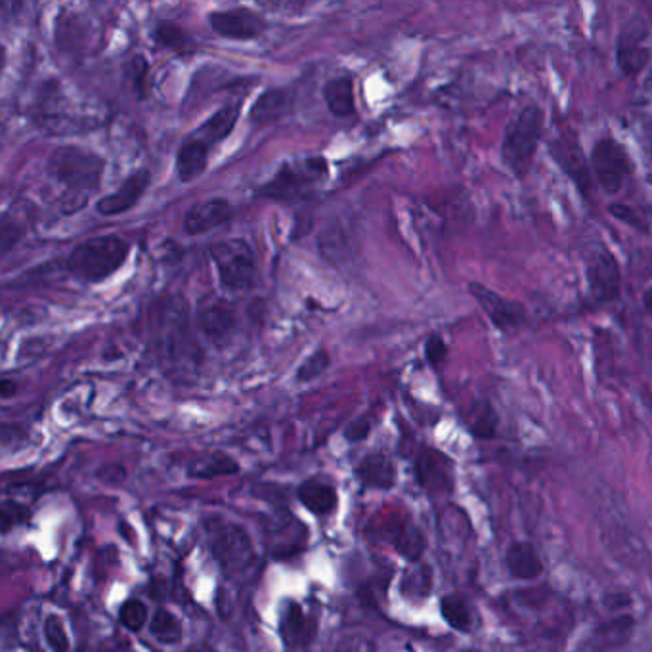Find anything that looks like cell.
Segmentation results:
<instances>
[{
	"mask_svg": "<svg viewBox=\"0 0 652 652\" xmlns=\"http://www.w3.org/2000/svg\"><path fill=\"white\" fill-rule=\"evenodd\" d=\"M545 129V111L538 103L524 106L509 121L500 146V159L515 179H524L532 169Z\"/></svg>",
	"mask_w": 652,
	"mask_h": 652,
	"instance_id": "obj_1",
	"label": "cell"
},
{
	"mask_svg": "<svg viewBox=\"0 0 652 652\" xmlns=\"http://www.w3.org/2000/svg\"><path fill=\"white\" fill-rule=\"evenodd\" d=\"M47 172L66 188L69 200H79L84 205L90 193L97 192L100 185L103 159L81 146H62L50 156Z\"/></svg>",
	"mask_w": 652,
	"mask_h": 652,
	"instance_id": "obj_2",
	"label": "cell"
},
{
	"mask_svg": "<svg viewBox=\"0 0 652 652\" xmlns=\"http://www.w3.org/2000/svg\"><path fill=\"white\" fill-rule=\"evenodd\" d=\"M131 245L119 235H98L77 245L68 257V268L79 280L98 283L108 280L123 267Z\"/></svg>",
	"mask_w": 652,
	"mask_h": 652,
	"instance_id": "obj_3",
	"label": "cell"
},
{
	"mask_svg": "<svg viewBox=\"0 0 652 652\" xmlns=\"http://www.w3.org/2000/svg\"><path fill=\"white\" fill-rule=\"evenodd\" d=\"M328 161L314 156V158L295 159L288 161L275 172L274 179L268 180L261 188L262 198L274 201H293L304 198L314 185L322 184L328 179Z\"/></svg>",
	"mask_w": 652,
	"mask_h": 652,
	"instance_id": "obj_4",
	"label": "cell"
},
{
	"mask_svg": "<svg viewBox=\"0 0 652 652\" xmlns=\"http://www.w3.org/2000/svg\"><path fill=\"white\" fill-rule=\"evenodd\" d=\"M593 179L606 195H616L624 190L625 182L633 174L630 153L611 134L599 138L590 153Z\"/></svg>",
	"mask_w": 652,
	"mask_h": 652,
	"instance_id": "obj_5",
	"label": "cell"
},
{
	"mask_svg": "<svg viewBox=\"0 0 652 652\" xmlns=\"http://www.w3.org/2000/svg\"><path fill=\"white\" fill-rule=\"evenodd\" d=\"M217 274L224 288L243 291L251 288L254 280L253 249L245 240L220 241L211 249Z\"/></svg>",
	"mask_w": 652,
	"mask_h": 652,
	"instance_id": "obj_6",
	"label": "cell"
},
{
	"mask_svg": "<svg viewBox=\"0 0 652 652\" xmlns=\"http://www.w3.org/2000/svg\"><path fill=\"white\" fill-rule=\"evenodd\" d=\"M469 293L487 314L490 323L502 333H513L529 322V312L522 302L511 301L508 297L495 293L494 289L488 288L484 283H469Z\"/></svg>",
	"mask_w": 652,
	"mask_h": 652,
	"instance_id": "obj_7",
	"label": "cell"
},
{
	"mask_svg": "<svg viewBox=\"0 0 652 652\" xmlns=\"http://www.w3.org/2000/svg\"><path fill=\"white\" fill-rule=\"evenodd\" d=\"M585 278L593 301L611 304L622 297V270L616 257L606 248H599L585 261Z\"/></svg>",
	"mask_w": 652,
	"mask_h": 652,
	"instance_id": "obj_8",
	"label": "cell"
},
{
	"mask_svg": "<svg viewBox=\"0 0 652 652\" xmlns=\"http://www.w3.org/2000/svg\"><path fill=\"white\" fill-rule=\"evenodd\" d=\"M161 349L163 357L171 364H188V362H198L201 352L192 337V331L188 328V318L182 307H169L167 310L163 331H161Z\"/></svg>",
	"mask_w": 652,
	"mask_h": 652,
	"instance_id": "obj_9",
	"label": "cell"
},
{
	"mask_svg": "<svg viewBox=\"0 0 652 652\" xmlns=\"http://www.w3.org/2000/svg\"><path fill=\"white\" fill-rule=\"evenodd\" d=\"M214 33L230 41H251L267 31V21L249 8L217 10L209 14Z\"/></svg>",
	"mask_w": 652,
	"mask_h": 652,
	"instance_id": "obj_10",
	"label": "cell"
},
{
	"mask_svg": "<svg viewBox=\"0 0 652 652\" xmlns=\"http://www.w3.org/2000/svg\"><path fill=\"white\" fill-rule=\"evenodd\" d=\"M213 551L219 563L228 572L245 569L253 559V548H251L248 534L238 526H224L219 530L214 535Z\"/></svg>",
	"mask_w": 652,
	"mask_h": 652,
	"instance_id": "obj_11",
	"label": "cell"
},
{
	"mask_svg": "<svg viewBox=\"0 0 652 652\" xmlns=\"http://www.w3.org/2000/svg\"><path fill=\"white\" fill-rule=\"evenodd\" d=\"M232 219V205L224 198H211V200L201 201L193 205L184 214L182 228L188 235L209 234L214 228L227 224Z\"/></svg>",
	"mask_w": 652,
	"mask_h": 652,
	"instance_id": "obj_12",
	"label": "cell"
},
{
	"mask_svg": "<svg viewBox=\"0 0 652 652\" xmlns=\"http://www.w3.org/2000/svg\"><path fill=\"white\" fill-rule=\"evenodd\" d=\"M151 182V174L148 171H138L124 180L119 190L113 193L103 195L102 200L97 203L98 213L102 217H118V214L131 211L137 205L140 198L144 195L148 185Z\"/></svg>",
	"mask_w": 652,
	"mask_h": 652,
	"instance_id": "obj_13",
	"label": "cell"
},
{
	"mask_svg": "<svg viewBox=\"0 0 652 652\" xmlns=\"http://www.w3.org/2000/svg\"><path fill=\"white\" fill-rule=\"evenodd\" d=\"M418 477L429 492H450L453 487V463L444 453L427 448L419 453Z\"/></svg>",
	"mask_w": 652,
	"mask_h": 652,
	"instance_id": "obj_14",
	"label": "cell"
},
{
	"mask_svg": "<svg viewBox=\"0 0 652 652\" xmlns=\"http://www.w3.org/2000/svg\"><path fill=\"white\" fill-rule=\"evenodd\" d=\"M235 323H238L235 312L228 307L227 302H211V304L203 307L198 314V325H200L201 333L217 347L228 343V339L234 333Z\"/></svg>",
	"mask_w": 652,
	"mask_h": 652,
	"instance_id": "obj_15",
	"label": "cell"
},
{
	"mask_svg": "<svg viewBox=\"0 0 652 652\" xmlns=\"http://www.w3.org/2000/svg\"><path fill=\"white\" fill-rule=\"evenodd\" d=\"M551 156L555 158L556 163L563 167V171L574 180V184L580 188V192H585L591 188V167L590 161L584 158V151L578 144L576 138L556 140L555 146H551Z\"/></svg>",
	"mask_w": 652,
	"mask_h": 652,
	"instance_id": "obj_16",
	"label": "cell"
},
{
	"mask_svg": "<svg viewBox=\"0 0 652 652\" xmlns=\"http://www.w3.org/2000/svg\"><path fill=\"white\" fill-rule=\"evenodd\" d=\"M293 106V94L288 89H268L257 98L249 111V121L254 124H274L285 118Z\"/></svg>",
	"mask_w": 652,
	"mask_h": 652,
	"instance_id": "obj_17",
	"label": "cell"
},
{
	"mask_svg": "<svg viewBox=\"0 0 652 652\" xmlns=\"http://www.w3.org/2000/svg\"><path fill=\"white\" fill-rule=\"evenodd\" d=\"M643 39H645V33H639L635 37L628 31L620 37L619 47H616V63L624 76L639 77L651 62L652 50L643 47Z\"/></svg>",
	"mask_w": 652,
	"mask_h": 652,
	"instance_id": "obj_18",
	"label": "cell"
},
{
	"mask_svg": "<svg viewBox=\"0 0 652 652\" xmlns=\"http://www.w3.org/2000/svg\"><path fill=\"white\" fill-rule=\"evenodd\" d=\"M207 161H209V146L203 144L198 138L188 140L185 144L180 146L177 153V174L184 184H190L193 180L200 179L205 172Z\"/></svg>",
	"mask_w": 652,
	"mask_h": 652,
	"instance_id": "obj_19",
	"label": "cell"
},
{
	"mask_svg": "<svg viewBox=\"0 0 652 652\" xmlns=\"http://www.w3.org/2000/svg\"><path fill=\"white\" fill-rule=\"evenodd\" d=\"M505 564L511 576L519 580H534L543 572L542 559L535 553L534 545L529 542L511 543L505 555Z\"/></svg>",
	"mask_w": 652,
	"mask_h": 652,
	"instance_id": "obj_20",
	"label": "cell"
},
{
	"mask_svg": "<svg viewBox=\"0 0 652 652\" xmlns=\"http://www.w3.org/2000/svg\"><path fill=\"white\" fill-rule=\"evenodd\" d=\"M238 119H240V106L220 108L219 111H214L211 118L207 119L205 123L201 124L198 140L207 146L220 144L222 140H227L232 134Z\"/></svg>",
	"mask_w": 652,
	"mask_h": 652,
	"instance_id": "obj_21",
	"label": "cell"
},
{
	"mask_svg": "<svg viewBox=\"0 0 652 652\" xmlns=\"http://www.w3.org/2000/svg\"><path fill=\"white\" fill-rule=\"evenodd\" d=\"M323 98L335 118H351L357 110L354 81L351 77H335L323 87Z\"/></svg>",
	"mask_w": 652,
	"mask_h": 652,
	"instance_id": "obj_22",
	"label": "cell"
},
{
	"mask_svg": "<svg viewBox=\"0 0 652 652\" xmlns=\"http://www.w3.org/2000/svg\"><path fill=\"white\" fill-rule=\"evenodd\" d=\"M314 632H317V622L309 619V616H304V612L301 611L299 604H289L288 611H285L282 619L283 641L289 646L307 645V643H310V639L314 638Z\"/></svg>",
	"mask_w": 652,
	"mask_h": 652,
	"instance_id": "obj_23",
	"label": "cell"
},
{
	"mask_svg": "<svg viewBox=\"0 0 652 652\" xmlns=\"http://www.w3.org/2000/svg\"><path fill=\"white\" fill-rule=\"evenodd\" d=\"M633 625L635 622L630 616H620V619L599 625L598 630L591 633V649L595 652H603L614 649V646L624 645L625 641L632 638Z\"/></svg>",
	"mask_w": 652,
	"mask_h": 652,
	"instance_id": "obj_24",
	"label": "cell"
},
{
	"mask_svg": "<svg viewBox=\"0 0 652 652\" xmlns=\"http://www.w3.org/2000/svg\"><path fill=\"white\" fill-rule=\"evenodd\" d=\"M358 477L362 479L365 487L379 488V490H389L394 487V468H392L391 461L381 453H373L368 455L360 468H358Z\"/></svg>",
	"mask_w": 652,
	"mask_h": 652,
	"instance_id": "obj_25",
	"label": "cell"
},
{
	"mask_svg": "<svg viewBox=\"0 0 652 652\" xmlns=\"http://www.w3.org/2000/svg\"><path fill=\"white\" fill-rule=\"evenodd\" d=\"M299 498L302 505L310 509L314 515H328L337 505V494L333 488L322 482L309 481L299 488Z\"/></svg>",
	"mask_w": 652,
	"mask_h": 652,
	"instance_id": "obj_26",
	"label": "cell"
},
{
	"mask_svg": "<svg viewBox=\"0 0 652 652\" xmlns=\"http://www.w3.org/2000/svg\"><path fill=\"white\" fill-rule=\"evenodd\" d=\"M440 612H442L448 625H452L455 632H471L474 624H477L473 609L469 606L465 599L458 598V595H447V598L442 599L440 601Z\"/></svg>",
	"mask_w": 652,
	"mask_h": 652,
	"instance_id": "obj_27",
	"label": "cell"
},
{
	"mask_svg": "<svg viewBox=\"0 0 652 652\" xmlns=\"http://www.w3.org/2000/svg\"><path fill=\"white\" fill-rule=\"evenodd\" d=\"M238 463H235L227 453H211L203 460L195 461L190 474L198 479H214V477H224V474L238 473Z\"/></svg>",
	"mask_w": 652,
	"mask_h": 652,
	"instance_id": "obj_28",
	"label": "cell"
},
{
	"mask_svg": "<svg viewBox=\"0 0 652 652\" xmlns=\"http://www.w3.org/2000/svg\"><path fill=\"white\" fill-rule=\"evenodd\" d=\"M153 39L161 47H165L172 52H179V54H184V52H188V47H192L190 37L174 21H159L156 29H153Z\"/></svg>",
	"mask_w": 652,
	"mask_h": 652,
	"instance_id": "obj_29",
	"label": "cell"
},
{
	"mask_svg": "<svg viewBox=\"0 0 652 652\" xmlns=\"http://www.w3.org/2000/svg\"><path fill=\"white\" fill-rule=\"evenodd\" d=\"M151 633L167 645L179 643L182 639V624L180 620L167 611L156 612V616L151 620Z\"/></svg>",
	"mask_w": 652,
	"mask_h": 652,
	"instance_id": "obj_30",
	"label": "cell"
},
{
	"mask_svg": "<svg viewBox=\"0 0 652 652\" xmlns=\"http://www.w3.org/2000/svg\"><path fill=\"white\" fill-rule=\"evenodd\" d=\"M431 591V570L418 564L410 569L404 576V593L408 598H423Z\"/></svg>",
	"mask_w": 652,
	"mask_h": 652,
	"instance_id": "obj_31",
	"label": "cell"
},
{
	"mask_svg": "<svg viewBox=\"0 0 652 652\" xmlns=\"http://www.w3.org/2000/svg\"><path fill=\"white\" fill-rule=\"evenodd\" d=\"M469 425H471V431H473L477 437H481V439H490V437H494L495 427H498V415H495L494 410H492V405L488 404V402L477 404V408H474L473 421H471Z\"/></svg>",
	"mask_w": 652,
	"mask_h": 652,
	"instance_id": "obj_32",
	"label": "cell"
},
{
	"mask_svg": "<svg viewBox=\"0 0 652 652\" xmlns=\"http://www.w3.org/2000/svg\"><path fill=\"white\" fill-rule=\"evenodd\" d=\"M328 365H330V354L323 351V349H320V351L310 354V357L302 362L301 368L297 370V379H299V381H312V379H317L318 375H322L323 371L328 370Z\"/></svg>",
	"mask_w": 652,
	"mask_h": 652,
	"instance_id": "obj_33",
	"label": "cell"
},
{
	"mask_svg": "<svg viewBox=\"0 0 652 652\" xmlns=\"http://www.w3.org/2000/svg\"><path fill=\"white\" fill-rule=\"evenodd\" d=\"M146 619H148V609H146L144 603H140L137 599H131V601H127L123 604V609H121V622L131 632H138L144 625Z\"/></svg>",
	"mask_w": 652,
	"mask_h": 652,
	"instance_id": "obj_34",
	"label": "cell"
},
{
	"mask_svg": "<svg viewBox=\"0 0 652 652\" xmlns=\"http://www.w3.org/2000/svg\"><path fill=\"white\" fill-rule=\"evenodd\" d=\"M44 635H47V641H49V645L52 651H69V639L68 635H66L63 624L60 622L58 616H49V620L44 622Z\"/></svg>",
	"mask_w": 652,
	"mask_h": 652,
	"instance_id": "obj_35",
	"label": "cell"
},
{
	"mask_svg": "<svg viewBox=\"0 0 652 652\" xmlns=\"http://www.w3.org/2000/svg\"><path fill=\"white\" fill-rule=\"evenodd\" d=\"M29 509L26 505H21V503L16 502H7L2 505V511H0V516H2V532L7 534L10 530L21 524V522H26L29 519Z\"/></svg>",
	"mask_w": 652,
	"mask_h": 652,
	"instance_id": "obj_36",
	"label": "cell"
},
{
	"mask_svg": "<svg viewBox=\"0 0 652 652\" xmlns=\"http://www.w3.org/2000/svg\"><path fill=\"white\" fill-rule=\"evenodd\" d=\"M609 213H611L614 219L620 220V222H624L625 227L639 230V232H646L645 222L641 220V217L635 213V209H632V207L624 205V203H611V205H609Z\"/></svg>",
	"mask_w": 652,
	"mask_h": 652,
	"instance_id": "obj_37",
	"label": "cell"
},
{
	"mask_svg": "<svg viewBox=\"0 0 652 652\" xmlns=\"http://www.w3.org/2000/svg\"><path fill=\"white\" fill-rule=\"evenodd\" d=\"M425 357L429 364L433 365L434 370H440L448 358V344L440 335H431L427 339Z\"/></svg>",
	"mask_w": 652,
	"mask_h": 652,
	"instance_id": "obj_38",
	"label": "cell"
},
{
	"mask_svg": "<svg viewBox=\"0 0 652 652\" xmlns=\"http://www.w3.org/2000/svg\"><path fill=\"white\" fill-rule=\"evenodd\" d=\"M20 235L21 228L16 227V224H10L8 219H4L2 228H0V245H2V253H8L10 249L14 248L16 241L20 240Z\"/></svg>",
	"mask_w": 652,
	"mask_h": 652,
	"instance_id": "obj_39",
	"label": "cell"
},
{
	"mask_svg": "<svg viewBox=\"0 0 652 652\" xmlns=\"http://www.w3.org/2000/svg\"><path fill=\"white\" fill-rule=\"evenodd\" d=\"M370 433V423L364 421V419H360V421H354L351 427H349V431H347V437L351 440H362L368 437Z\"/></svg>",
	"mask_w": 652,
	"mask_h": 652,
	"instance_id": "obj_40",
	"label": "cell"
},
{
	"mask_svg": "<svg viewBox=\"0 0 652 652\" xmlns=\"http://www.w3.org/2000/svg\"><path fill=\"white\" fill-rule=\"evenodd\" d=\"M16 387L14 381H10V379H2V383H0V394H2V399H10L12 394H16Z\"/></svg>",
	"mask_w": 652,
	"mask_h": 652,
	"instance_id": "obj_41",
	"label": "cell"
},
{
	"mask_svg": "<svg viewBox=\"0 0 652 652\" xmlns=\"http://www.w3.org/2000/svg\"><path fill=\"white\" fill-rule=\"evenodd\" d=\"M358 645H360V639H347L344 643L339 645V649H335V652H364L360 651Z\"/></svg>",
	"mask_w": 652,
	"mask_h": 652,
	"instance_id": "obj_42",
	"label": "cell"
},
{
	"mask_svg": "<svg viewBox=\"0 0 652 652\" xmlns=\"http://www.w3.org/2000/svg\"><path fill=\"white\" fill-rule=\"evenodd\" d=\"M643 309L652 318V285H649L643 293Z\"/></svg>",
	"mask_w": 652,
	"mask_h": 652,
	"instance_id": "obj_43",
	"label": "cell"
}]
</instances>
